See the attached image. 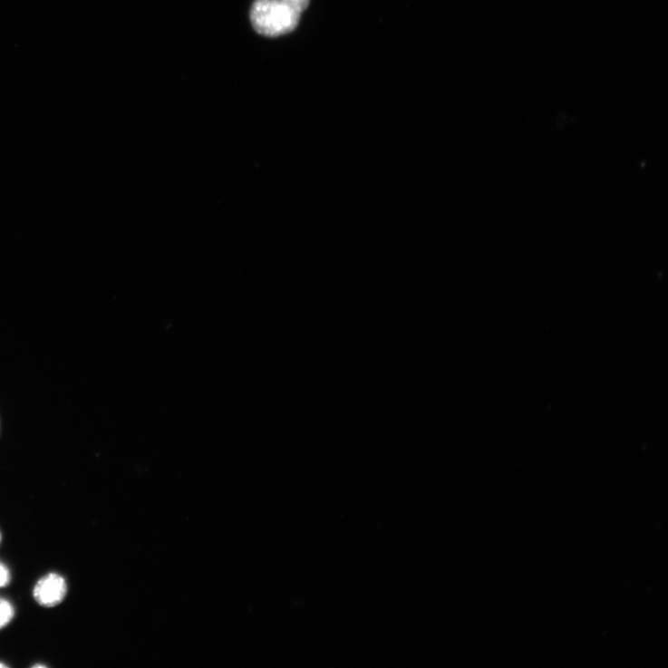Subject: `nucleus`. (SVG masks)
<instances>
[{
  "label": "nucleus",
  "mask_w": 668,
  "mask_h": 668,
  "mask_svg": "<svg viewBox=\"0 0 668 668\" xmlns=\"http://www.w3.org/2000/svg\"><path fill=\"white\" fill-rule=\"evenodd\" d=\"M14 616L15 608L12 604L4 598H0V630L9 624Z\"/></svg>",
  "instance_id": "3"
},
{
  "label": "nucleus",
  "mask_w": 668,
  "mask_h": 668,
  "mask_svg": "<svg viewBox=\"0 0 668 668\" xmlns=\"http://www.w3.org/2000/svg\"><path fill=\"white\" fill-rule=\"evenodd\" d=\"M0 667H6V665L4 663H0Z\"/></svg>",
  "instance_id": "5"
},
{
  "label": "nucleus",
  "mask_w": 668,
  "mask_h": 668,
  "mask_svg": "<svg viewBox=\"0 0 668 668\" xmlns=\"http://www.w3.org/2000/svg\"><path fill=\"white\" fill-rule=\"evenodd\" d=\"M66 593L64 578L56 573H51L36 583L33 595L37 604L44 607H54L63 601Z\"/></svg>",
  "instance_id": "2"
},
{
  "label": "nucleus",
  "mask_w": 668,
  "mask_h": 668,
  "mask_svg": "<svg viewBox=\"0 0 668 668\" xmlns=\"http://www.w3.org/2000/svg\"><path fill=\"white\" fill-rule=\"evenodd\" d=\"M0 542H2V535H0Z\"/></svg>",
  "instance_id": "6"
},
{
  "label": "nucleus",
  "mask_w": 668,
  "mask_h": 668,
  "mask_svg": "<svg viewBox=\"0 0 668 668\" xmlns=\"http://www.w3.org/2000/svg\"><path fill=\"white\" fill-rule=\"evenodd\" d=\"M310 0H255L250 20L256 32L277 37L294 31Z\"/></svg>",
  "instance_id": "1"
},
{
  "label": "nucleus",
  "mask_w": 668,
  "mask_h": 668,
  "mask_svg": "<svg viewBox=\"0 0 668 668\" xmlns=\"http://www.w3.org/2000/svg\"><path fill=\"white\" fill-rule=\"evenodd\" d=\"M11 575L9 569L0 562V587H4L10 583Z\"/></svg>",
  "instance_id": "4"
}]
</instances>
